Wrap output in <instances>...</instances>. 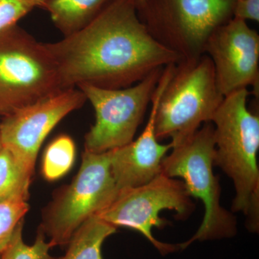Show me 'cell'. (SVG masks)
I'll return each instance as SVG.
<instances>
[{
  "label": "cell",
  "mask_w": 259,
  "mask_h": 259,
  "mask_svg": "<svg viewBox=\"0 0 259 259\" xmlns=\"http://www.w3.org/2000/svg\"><path fill=\"white\" fill-rule=\"evenodd\" d=\"M204 54L214 67L220 91L226 97L259 82V35L246 21L233 18L207 39Z\"/></svg>",
  "instance_id": "obj_11"
},
{
  "label": "cell",
  "mask_w": 259,
  "mask_h": 259,
  "mask_svg": "<svg viewBox=\"0 0 259 259\" xmlns=\"http://www.w3.org/2000/svg\"><path fill=\"white\" fill-rule=\"evenodd\" d=\"M33 172L3 146L0 149V199L28 200Z\"/></svg>",
  "instance_id": "obj_15"
},
{
  "label": "cell",
  "mask_w": 259,
  "mask_h": 259,
  "mask_svg": "<svg viewBox=\"0 0 259 259\" xmlns=\"http://www.w3.org/2000/svg\"><path fill=\"white\" fill-rule=\"evenodd\" d=\"M144 1H145V0H137V3H144Z\"/></svg>",
  "instance_id": "obj_23"
},
{
  "label": "cell",
  "mask_w": 259,
  "mask_h": 259,
  "mask_svg": "<svg viewBox=\"0 0 259 259\" xmlns=\"http://www.w3.org/2000/svg\"><path fill=\"white\" fill-rule=\"evenodd\" d=\"M110 0H50L44 7L64 37L80 31L93 21Z\"/></svg>",
  "instance_id": "obj_13"
},
{
  "label": "cell",
  "mask_w": 259,
  "mask_h": 259,
  "mask_svg": "<svg viewBox=\"0 0 259 259\" xmlns=\"http://www.w3.org/2000/svg\"><path fill=\"white\" fill-rule=\"evenodd\" d=\"M233 18L259 22V0H236Z\"/></svg>",
  "instance_id": "obj_20"
},
{
  "label": "cell",
  "mask_w": 259,
  "mask_h": 259,
  "mask_svg": "<svg viewBox=\"0 0 259 259\" xmlns=\"http://www.w3.org/2000/svg\"><path fill=\"white\" fill-rule=\"evenodd\" d=\"M117 228L97 216L90 218L74 233L64 256L59 259H103L102 246Z\"/></svg>",
  "instance_id": "obj_14"
},
{
  "label": "cell",
  "mask_w": 259,
  "mask_h": 259,
  "mask_svg": "<svg viewBox=\"0 0 259 259\" xmlns=\"http://www.w3.org/2000/svg\"><path fill=\"white\" fill-rule=\"evenodd\" d=\"M75 156L76 147L72 139L66 135L58 136L44 152L42 176L51 182L64 177L74 164Z\"/></svg>",
  "instance_id": "obj_16"
},
{
  "label": "cell",
  "mask_w": 259,
  "mask_h": 259,
  "mask_svg": "<svg viewBox=\"0 0 259 259\" xmlns=\"http://www.w3.org/2000/svg\"><path fill=\"white\" fill-rule=\"evenodd\" d=\"M23 221H21L10 240L0 253V259H56L51 256V246L46 235L40 230L33 244L27 245L23 238Z\"/></svg>",
  "instance_id": "obj_17"
},
{
  "label": "cell",
  "mask_w": 259,
  "mask_h": 259,
  "mask_svg": "<svg viewBox=\"0 0 259 259\" xmlns=\"http://www.w3.org/2000/svg\"><path fill=\"white\" fill-rule=\"evenodd\" d=\"M236 0H145L138 15L150 35L181 61L203 55L207 39L233 18Z\"/></svg>",
  "instance_id": "obj_6"
},
{
  "label": "cell",
  "mask_w": 259,
  "mask_h": 259,
  "mask_svg": "<svg viewBox=\"0 0 259 259\" xmlns=\"http://www.w3.org/2000/svg\"><path fill=\"white\" fill-rule=\"evenodd\" d=\"M214 156V126L209 122L185 142L172 148L171 154L162 161V174L183 179L189 195L204 204L202 224L190 239L179 244L180 250L197 241L223 239L236 234V218L220 204L221 187L213 173Z\"/></svg>",
  "instance_id": "obj_3"
},
{
  "label": "cell",
  "mask_w": 259,
  "mask_h": 259,
  "mask_svg": "<svg viewBox=\"0 0 259 259\" xmlns=\"http://www.w3.org/2000/svg\"><path fill=\"white\" fill-rule=\"evenodd\" d=\"M32 1L36 3L37 8H42V9H44L45 5H47L50 0H32Z\"/></svg>",
  "instance_id": "obj_21"
},
{
  "label": "cell",
  "mask_w": 259,
  "mask_h": 259,
  "mask_svg": "<svg viewBox=\"0 0 259 259\" xmlns=\"http://www.w3.org/2000/svg\"><path fill=\"white\" fill-rule=\"evenodd\" d=\"M194 209L183 182L161 173L146 185L119 190L111 203L95 216L116 228L126 227L139 232L161 255H167L180 248L179 244L163 243L153 237V228L162 229L168 224L160 212L174 210L176 218L182 220Z\"/></svg>",
  "instance_id": "obj_8"
},
{
  "label": "cell",
  "mask_w": 259,
  "mask_h": 259,
  "mask_svg": "<svg viewBox=\"0 0 259 259\" xmlns=\"http://www.w3.org/2000/svg\"><path fill=\"white\" fill-rule=\"evenodd\" d=\"M224 97L208 56L181 61L158 102L155 119L156 138H170L172 148L182 144L202 124L212 121Z\"/></svg>",
  "instance_id": "obj_4"
},
{
  "label": "cell",
  "mask_w": 259,
  "mask_h": 259,
  "mask_svg": "<svg viewBox=\"0 0 259 259\" xmlns=\"http://www.w3.org/2000/svg\"><path fill=\"white\" fill-rule=\"evenodd\" d=\"M248 89L224 97L213 116L215 156L214 165L233 180L236 190L232 209L248 216L250 231L258 230L259 116L247 107Z\"/></svg>",
  "instance_id": "obj_2"
},
{
  "label": "cell",
  "mask_w": 259,
  "mask_h": 259,
  "mask_svg": "<svg viewBox=\"0 0 259 259\" xmlns=\"http://www.w3.org/2000/svg\"><path fill=\"white\" fill-rule=\"evenodd\" d=\"M35 8L36 3L32 0H0V34L16 25Z\"/></svg>",
  "instance_id": "obj_19"
},
{
  "label": "cell",
  "mask_w": 259,
  "mask_h": 259,
  "mask_svg": "<svg viewBox=\"0 0 259 259\" xmlns=\"http://www.w3.org/2000/svg\"><path fill=\"white\" fill-rule=\"evenodd\" d=\"M45 45L64 90L81 84L129 88L181 61L150 35L138 15L137 0H110L86 28Z\"/></svg>",
  "instance_id": "obj_1"
},
{
  "label": "cell",
  "mask_w": 259,
  "mask_h": 259,
  "mask_svg": "<svg viewBox=\"0 0 259 259\" xmlns=\"http://www.w3.org/2000/svg\"><path fill=\"white\" fill-rule=\"evenodd\" d=\"M118 193L110 167V153L84 151L71 183L48 209L41 231L53 247L67 245L76 230L106 208Z\"/></svg>",
  "instance_id": "obj_7"
},
{
  "label": "cell",
  "mask_w": 259,
  "mask_h": 259,
  "mask_svg": "<svg viewBox=\"0 0 259 259\" xmlns=\"http://www.w3.org/2000/svg\"><path fill=\"white\" fill-rule=\"evenodd\" d=\"M87 101L76 88L68 89L5 116L0 123L3 147L34 171L37 153L44 140L70 112Z\"/></svg>",
  "instance_id": "obj_10"
},
{
  "label": "cell",
  "mask_w": 259,
  "mask_h": 259,
  "mask_svg": "<svg viewBox=\"0 0 259 259\" xmlns=\"http://www.w3.org/2000/svg\"><path fill=\"white\" fill-rule=\"evenodd\" d=\"M3 148V144H2L1 137H0V149Z\"/></svg>",
  "instance_id": "obj_22"
},
{
  "label": "cell",
  "mask_w": 259,
  "mask_h": 259,
  "mask_svg": "<svg viewBox=\"0 0 259 259\" xmlns=\"http://www.w3.org/2000/svg\"><path fill=\"white\" fill-rule=\"evenodd\" d=\"M29 208L26 199H0V253L9 243Z\"/></svg>",
  "instance_id": "obj_18"
},
{
  "label": "cell",
  "mask_w": 259,
  "mask_h": 259,
  "mask_svg": "<svg viewBox=\"0 0 259 259\" xmlns=\"http://www.w3.org/2000/svg\"><path fill=\"white\" fill-rule=\"evenodd\" d=\"M163 69L156 70L129 88L112 90L90 84L77 87L91 102L96 117L95 125L85 136V151L107 152L134 141Z\"/></svg>",
  "instance_id": "obj_9"
},
{
  "label": "cell",
  "mask_w": 259,
  "mask_h": 259,
  "mask_svg": "<svg viewBox=\"0 0 259 259\" xmlns=\"http://www.w3.org/2000/svg\"><path fill=\"white\" fill-rule=\"evenodd\" d=\"M62 91L57 65L45 44L18 25L0 34V115Z\"/></svg>",
  "instance_id": "obj_5"
},
{
  "label": "cell",
  "mask_w": 259,
  "mask_h": 259,
  "mask_svg": "<svg viewBox=\"0 0 259 259\" xmlns=\"http://www.w3.org/2000/svg\"><path fill=\"white\" fill-rule=\"evenodd\" d=\"M171 75L169 69L162 72L151 100L148 124L141 136L125 146L109 151L112 175L118 191L146 185L162 173V161L172 145L158 143L155 119L160 97Z\"/></svg>",
  "instance_id": "obj_12"
}]
</instances>
